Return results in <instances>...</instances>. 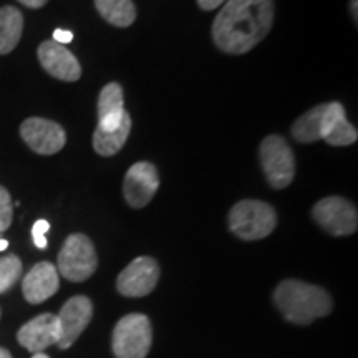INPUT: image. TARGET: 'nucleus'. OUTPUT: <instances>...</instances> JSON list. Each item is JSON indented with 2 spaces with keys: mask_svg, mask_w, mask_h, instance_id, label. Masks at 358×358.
Segmentation results:
<instances>
[{
  "mask_svg": "<svg viewBox=\"0 0 358 358\" xmlns=\"http://www.w3.org/2000/svg\"><path fill=\"white\" fill-rule=\"evenodd\" d=\"M274 24V0H227L213 24V40L224 53L243 55L266 38Z\"/></svg>",
  "mask_w": 358,
  "mask_h": 358,
  "instance_id": "obj_1",
  "label": "nucleus"
},
{
  "mask_svg": "<svg viewBox=\"0 0 358 358\" xmlns=\"http://www.w3.org/2000/svg\"><path fill=\"white\" fill-rule=\"evenodd\" d=\"M274 302L285 320L295 325H307L332 312L330 294L319 285L287 279L277 285Z\"/></svg>",
  "mask_w": 358,
  "mask_h": 358,
  "instance_id": "obj_2",
  "label": "nucleus"
},
{
  "mask_svg": "<svg viewBox=\"0 0 358 358\" xmlns=\"http://www.w3.org/2000/svg\"><path fill=\"white\" fill-rule=\"evenodd\" d=\"M277 226L275 209L264 201L244 199L229 211V229L243 241H259Z\"/></svg>",
  "mask_w": 358,
  "mask_h": 358,
  "instance_id": "obj_3",
  "label": "nucleus"
},
{
  "mask_svg": "<svg viewBox=\"0 0 358 358\" xmlns=\"http://www.w3.org/2000/svg\"><path fill=\"white\" fill-rule=\"evenodd\" d=\"M116 358H146L153 342L151 322L143 313H129L120 319L113 330Z\"/></svg>",
  "mask_w": 358,
  "mask_h": 358,
  "instance_id": "obj_4",
  "label": "nucleus"
},
{
  "mask_svg": "<svg viewBox=\"0 0 358 358\" xmlns=\"http://www.w3.org/2000/svg\"><path fill=\"white\" fill-rule=\"evenodd\" d=\"M259 156L268 185L274 189L290 186L295 176V156L285 138L279 134L264 138L259 148Z\"/></svg>",
  "mask_w": 358,
  "mask_h": 358,
  "instance_id": "obj_5",
  "label": "nucleus"
},
{
  "mask_svg": "<svg viewBox=\"0 0 358 358\" xmlns=\"http://www.w3.org/2000/svg\"><path fill=\"white\" fill-rule=\"evenodd\" d=\"M98 257L95 245L85 234H71L58 254V272L71 282H83L95 274Z\"/></svg>",
  "mask_w": 358,
  "mask_h": 358,
  "instance_id": "obj_6",
  "label": "nucleus"
},
{
  "mask_svg": "<svg viewBox=\"0 0 358 358\" xmlns=\"http://www.w3.org/2000/svg\"><path fill=\"white\" fill-rule=\"evenodd\" d=\"M312 217L322 229L332 236H350L358 227L355 204L340 196H329L313 206Z\"/></svg>",
  "mask_w": 358,
  "mask_h": 358,
  "instance_id": "obj_7",
  "label": "nucleus"
},
{
  "mask_svg": "<svg viewBox=\"0 0 358 358\" xmlns=\"http://www.w3.org/2000/svg\"><path fill=\"white\" fill-rule=\"evenodd\" d=\"M159 266L153 257H136L116 279V289L124 297H145L159 280Z\"/></svg>",
  "mask_w": 358,
  "mask_h": 358,
  "instance_id": "obj_8",
  "label": "nucleus"
},
{
  "mask_svg": "<svg viewBox=\"0 0 358 358\" xmlns=\"http://www.w3.org/2000/svg\"><path fill=\"white\" fill-rule=\"evenodd\" d=\"M20 136L37 155H55L66 143L65 129L45 118H29L22 123Z\"/></svg>",
  "mask_w": 358,
  "mask_h": 358,
  "instance_id": "obj_9",
  "label": "nucleus"
},
{
  "mask_svg": "<svg viewBox=\"0 0 358 358\" xmlns=\"http://www.w3.org/2000/svg\"><path fill=\"white\" fill-rule=\"evenodd\" d=\"M159 187V174L155 164L140 161L128 169L123 182V194L127 203L134 209L145 208L155 198Z\"/></svg>",
  "mask_w": 358,
  "mask_h": 358,
  "instance_id": "obj_10",
  "label": "nucleus"
},
{
  "mask_svg": "<svg viewBox=\"0 0 358 358\" xmlns=\"http://www.w3.org/2000/svg\"><path fill=\"white\" fill-rule=\"evenodd\" d=\"M58 324H60V340L57 345L62 350H66L77 342L83 330L87 329L93 317V303L85 295H75L65 302L58 313Z\"/></svg>",
  "mask_w": 358,
  "mask_h": 358,
  "instance_id": "obj_11",
  "label": "nucleus"
},
{
  "mask_svg": "<svg viewBox=\"0 0 358 358\" xmlns=\"http://www.w3.org/2000/svg\"><path fill=\"white\" fill-rule=\"evenodd\" d=\"M17 340L24 348L32 353H42L45 348L55 345L60 340V324L53 313H40L22 327Z\"/></svg>",
  "mask_w": 358,
  "mask_h": 358,
  "instance_id": "obj_12",
  "label": "nucleus"
},
{
  "mask_svg": "<svg viewBox=\"0 0 358 358\" xmlns=\"http://www.w3.org/2000/svg\"><path fill=\"white\" fill-rule=\"evenodd\" d=\"M38 60L52 77L62 82H77L82 77V66L69 48L64 45L47 40L40 43L38 47Z\"/></svg>",
  "mask_w": 358,
  "mask_h": 358,
  "instance_id": "obj_13",
  "label": "nucleus"
},
{
  "mask_svg": "<svg viewBox=\"0 0 358 358\" xmlns=\"http://www.w3.org/2000/svg\"><path fill=\"white\" fill-rule=\"evenodd\" d=\"M60 287V277L57 267L50 262H38L30 268V272L22 282V292L29 303H42L57 294Z\"/></svg>",
  "mask_w": 358,
  "mask_h": 358,
  "instance_id": "obj_14",
  "label": "nucleus"
},
{
  "mask_svg": "<svg viewBox=\"0 0 358 358\" xmlns=\"http://www.w3.org/2000/svg\"><path fill=\"white\" fill-rule=\"evenodd\" d=\"M357 138V128L348 123L343 106L338 101L327 103L322 124V141L329 143L330 146H350Z\"/></svg>",
  "mask_w": 358,
  "mask_h": 358,
  "instance_id": "obj_15",
  "label": "nucleus"
},
{
  "mask_svg": "<svg viewBox=\"0 0 358 358\" xmlns=\"http://www.w3.org/2000/svg\"><path fill=\"white\" fill-rule=\"evenodd\" d=\"M123 103L124 96L122 85H105L98 96V128L103 131H111V129L118 128L128 113Z\"/></svg>",
  "mask_w": 358,
  "mask_h": 358,
  "instance_id": "obj_16",
  "label": "nucleus"
},
{
  "mask_svg": "<svg viewBox=\"0 0 358 358\" xmlns=\"http://www.w3.org/2000/svg\"><path fill=\"white\" fill-rule=\"evenodd\" d=\"M24 15L19 8L6 6L0 8V55H7L20 42Z\"/></svg>",
  "mask_w": 358,
  "mask_h": 358,
  "instance_id": "obj_17",
  "label": "nucleus"
},
{
  "mask_svg": "<svg viewBox=\"0 0 358 358\" xmlns=\"http://www.w3.org/2000/svg\"><path fill=\"white\" fill-rule=\"evenodd\" d=\"M327 103L313 106L301 118L295 120L292 124V136L299 143H317L322 141V124H324V115Z\"/></svg>",
  "mask_w": 358,
  "mask_h": 358,
  "instance_id": "obj_18",
  "label": "nucleus"
},
{
  "mask_svg": "<svg viewBox=\"0 0 358 358\" xmlns=\"http://www.w3.org/2000/svg\"><path fill=\"white\" fill-rule=\"evenodd\" d=\"M129 131H131V118L127 113L123 123L116 129H111V131H103L100 128L95 129V133H93V148H95L98 155L113 156L127 143Z\"/></svg>",
  "mask_w": 358,
  "mask_h": 358,
  "instance_id": "obj_19",
  "label": "nucleus"
},
{
  "mask_svg": "<svg viewBox=\"0 0 358 358\" xmlns=\"http://www.w3.org/2000/svg\"><path fill=\"white\" fill-rule=\"evenodd\" d=\"M95 7L108 24L115 27H129L136 20V7L131 0H95Z\"/></svg>",
  "mask_w": 358,
  "mask_h": 358,
  "instance_id": "obj_20",
  "label": "nucleus"
},
{
  "mask_svg": "<svg viewBox=\"0 0 358 358\" xmlns=\"http://www.w3.org/2000/svg\"><path fill=\"white\" fill-rule=\"evenodd\" d=\"M22 275V262L15 254H7L0 259V294L10 290Z\"/></svg>",
  "mask_w": 358,
  "mask_h": 358,
  "instance_id": "obj_21",
  "label": "nucleus"
},
{
  "mask_svg": "<svg viewBox=\"0 0 358 358\" xmlns=\"http://www.w3.org/2000/svg\"><path fill=\"white\" fill-rule=\"evenodd\" d=\"M13 206L10 201V194L3 186H0V232L7 231L12 224Z\"/></svg>",
  "mask_w": 358,
  "mask_h": 358,
  "instance_id": "obj_22",
  "label": "nucleus"
},
{
  "mask_svg": "<svg viewBox=\"0 0 358 358\" xmlns=\"http://www.w3.org/2000/svg\"><path fill=\"white\" fill-rule=\"evenodd\" d=\"M48 229H50V224H48V221H45V219H38V221L34 224L32 237L34 244L37 245L38 249L47 248V237H45V234H47Z\"/></svg>",
  "mask_w": 358,
  "mask_h": 358,
  "instance_id": "obj_23",
  "label": "nucleus"
},
{
  "mask_svg": "<svg viewBox=\"0 0 358 358\" xmlns=\"http://www.w3.org/2000/svg\"><path fill=\"white\" fill-rule=\"evenodd\" d=\"M71 40H73V34H71L70 30L57 29L55 32H53V42H57V43H60V45H65V43H70Z\"/></svg>",
  "mask_w": 358,
  "mask_h": 358,
  "instance_id": "obj_24",
  "label": "nucleus"
},
{
  "mask_svg": "<svg viewBox=\"0 0 358 358\" xmlns=\"http://www.w3.org/2000/svg\"><path fill=\"white\" fill-rule=\"evenodd\" d=\"M224 2H227V0H198V6L203 10H214V8L221 7Z\"/></svg>",
  "mask_w": 358,
  "mask_h": 358,
  "instance_id": "obj_25",
  "label": "nucleus"
},
{
  "mask_svg": "<svg viewBox=\"0 0 358 358\" xmlns=\"http://www.w3.org/2000/svg\"><path fill=\"white\" fill-rule=\"evenodd\" d=\"M19 2L22 3V6H25L29 8H40V7H43L48 0H19Z\"/></svg>",
  "mask_w": 358,
  "mask_h": 358,
  "instance_id": "obj_26",
  "label": "nucleus"
},
{
  "mask_svg": "<svg viewBox=\"0 0 358 358\" xmlns=\"http://www.w3.org/2000/svg\"><path fill=\"white\" fill-rule=\"evenodd\" d=\"M350 10H352L353 20L357 22V19H358V12H357V0H352V2H350Z\"/></svg>",
  "mask_w": 358,
  "mask_h": 358,
  "instance_id": "obj_27",
  "label": "nucleus"
},
{
  "mask_svg": "<svg viewBox=\"0 0 358 358\" xmlns=\"http://www.w3.org/2000/svg\"><path fill=\"white\" fill-rule=\"evenodd\" d=\"M0 358H12L10 352L6 350V348H2V347H0Z\"/></svg>",
  "mask_w": 358,
  "mask_h": 358,
  "instance_id": "obj_28",
  "label": "nucleus"
},
{
  "mask_svg": "<svg viewBox=\"0 0 358 358\" xmlns=\"http://www.w3.org/2000/svg\"><path fill=\"white\" fill-rule=\"evenodd\" d=\"M8 248V243L6 239H0V252H2V250H6Z\"/></svg>",
  "mask_w": 358,
  "mask_h": 358,
  "instance_id": "obj_29",
  "label": "nucleus"
},
{
  "mask_svg": "<svg viewBox=\"0 0 358 358\" xmlns=\"http://www.w3.org/2000/svg\"><path fill=\"white\" fill-rule=\"evenodd\" d=\"M32 358H50V357H47V355H45V353L42 352V353H34Z\"/></svg>",
  "mask_w": 358,
  "mask_h": 358,
  "instance_id": "obj_30",
  "label": "nucleus"
},
{
  "mask_svg": "<svg viewBox=\"0 0 358 358\" xmlns=\"http://www.w3.org/2000/svg\"><path fill=\"white\" fill-rule=\"evenodd\" d=\"M0 315H2V310H0Z\"/></svg>",
  "mask_w": 358,
  "mask_h": 358,
  "instance_id": "obj_31",
  "label": "nucleus"
}]
</instances>
